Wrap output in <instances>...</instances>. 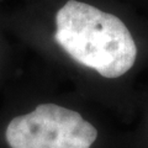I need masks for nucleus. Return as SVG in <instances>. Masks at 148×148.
I'll list each match as a JSON object with an SVG mask.
<instances>
[{"label": "nucleus", "mask_w": 148, "mask_h": 148, "mask_svg": "<svg viewBox=\"0 0 148 148\" xmlns=\"http://www.w3.org/2000/svg\"><path fill=\"white\" fill-rule=\"evenodd\" d=\"M54 40L82 66L115 79L137 58V46L121 18L89 4L68 0L56 15Z\"/></svg>", "instance_id": "nucleus-1"}, {"label": "nucleus", "mask_w": 148, "mask_h": 148, "mask_svg": "<svg viewBox=\"0 0 148 148\" xmlns=\"http://www.w3.org/2000/svg\"><path fill=\"white\" fill-rule=\"evenodd\" d=\"M99 132L75 110L57 104H41L8 122V148H91Z\"/></svg>", "instance_id": "nucleus-2"}]
</instances>
